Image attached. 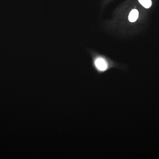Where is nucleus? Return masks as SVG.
<instances>
[{
	"label": "nucleus",
	"mask_w": 159,
	"mask_h": 159,
	"mask_svg": "<svg viewBox=\"0 0 159 159\" xmlns=\"http://www.w3.org/2000/svg\"><path fill=\"white\" fill-rule=\"evenodd\" d=\"M140 3L146 9L149 8L152 5L151 0H138Z\"/></svg>",
	"instance_id": "obj_3"
},
{
	"label": "nucleus",
	"mask_w": 159,
	"mask_h": 159,
	"mask_svg": "<svg viewBox=\"0 0 159 159\" xmlns=\"http://www.w3.org/2000/svg\"><path fill=\"white\" fill-rule=\"evenodd\" d=\"M93 65L98 72L100 73L105 72L109 68L108 61L101 57H96L93 61Z\"/></svg>",
	"instance_id": "obj_1"
},
{
	"label": "nucleus",
	"mask_w": 159,
	"mask_h": 159,
	"mask_svg": "<svg viewBox=\"0 0 159 159\" xmlns=\"http://www.w3.org/2000/svg\"><path fill=\"white\" fill-rule=\"evenodd\" d=\"M138 11L137 10H132L129 15V20L131 22H134L138 19Z\"/></svg>",
	"instance_id": "obj_2"
}]
</instances>
